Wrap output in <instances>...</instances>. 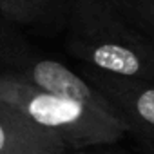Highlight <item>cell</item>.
<instances>
[{"instance_id": "cell-1", "label": "cell", "mask_w": 154, "mask_h": 154, "mask_svg": "<svg viewBox=\"0 0 154 154\" xmlns=\"http://www.w3.org/2000/svg\"><path fill=\"white\" fill-rule=\"evenodd\" d=\"M63 44L80 65L129 80L154 82V44L112 0H71Z\"/></svg>"}, {"instance_id": "cell-2", "label": "cell", "mask_w": 154, "mask_h": 154, "mask_svg": "<svg viewBox=\"0 0 154 154\" xmlns=\"http://www.w3.org/2000/svg\"><path fill=\"white\" fill-rule=\"evenodd\" d=\"M0 100L13 105L35 125L54 134L71 152L111 145L125 136L123 125L111 112L42 91L11 76H0Z\"/></svg>"}, {"instance_id": "cell-3", "label": "cell", "mask_w": 154, "mask_h": 154, "mask_svg": "<svg viewBox=\"0 0 154 154\" xmlns=\"http://www.w3.org/2000/svg\"><path fill=\"white\" fill-rule=\"evenodd\" d=\"M80 72L107 98L125 134L145 154H154V82L120 78L85 65Z\"/></svg>"}, {"instance_id": "cell-4", "label": "cell", "mask_w": 154, "mask_h": 154, "mask_svg": "<svg viewBox=\"0 0 154 154\" xmlns=\"http://www.w3.org/2000/svg\"><path fill=\"white\" fill-rule=\"evenodd\" d=\"M0 154H71V150L54 134L0 100Z\"/></svg>"}, {"instance_id": "cell-5", "label": "cell", "mask_w": 154, "mask_h": 154, "mask_svg": "<svg viewBox=\"0 0 154 154\" xmlns=\"http://www.w3.org/2000/svg\"><path fill=\"white\" fill-rule=\"evenodd\" d=\"M69 2L71 0H0V15L15 26H31L56 6Z\"/></svg>"}, {"instance_id": "cell-6", "label": "cell", "mask_w": 154, "mask_h": 154, "mask_svg": "<svg viewBox=\"0 0 154 154\" xmlns=\"http://www.w3.org/2000/svg\"><path fill=\"white\" fill-rule=\"evenodd\" d=\"M122 15L154 44V0H112Z\"/></svg>"}, {"instance_id": "cell-7", "label": "cell", "mask_w": 154, "mask_h": 154, "mask_svg": "<svg viewBox=\"0 0 154 154\" xmlns=\"http://www.w3.org/2000/svg\"><path fill=\"white\" fill-rule=\"evenodd\" d=\"M71 154H105V152H87V150H78V152H71Z\"/></svg>"}]
</instances>
